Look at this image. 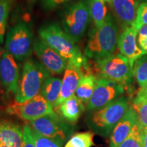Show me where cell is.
I'll return each instance as SVG.
<instances>
[{
    "label": "cell",
    "mask_w": 147,
    "mask_h": 147,
    "mask_svg": "<svg viewBox=\"0 0 147 147\" xmlns=\"http://www.w3.org/2000/svg\"><path fill=\"white\" fill-rule=\"evenodd\" d=\"M119 24L115 16L108 13L105 23L102 27L93 29L90 33L86 56L94 60L102 59L115 53L118 47Z\"/></svg>",
    "instance_id": "6da1fadb"
},
{
    "label": "cell",
    "mask_w": 147,
    "mask_h": 147,
    "mask_svg": "<svg viewBox=\"0 0 147 147\" xmlns=\"http://www.w3.org/2000/svg\"><path fill=\"white\" fill-rule=\"evenodd\" d=\"M39 37L48 45L67 61V63L84 68L87 66L86 58L82 55L76 42L56 23L47 24L38 30Z\"/></svg>",
    "instance_id": "7a4b0ae2"
},
{
    "label": "cell",
    "mask_w": 147,
    "mask_h": 147,
    "mask_svg": "<svg viewBox=\"0 0 147 147\" xmlns=\"http://www.w3.org/2000/svg\"><path fill=\"white\" fill-rule=\"evenodd\" d=\"M129 108V101L120 97L97 110L87 120V123L93 133L108 137Z\"/></svg>",
    "instance_id": "3957f363"
},
{
    "label": "cell",
    "mask_w": 147,
    "mask_h": 147,
    "mask_svg": "<svg viewBox=\"0 0 147 147\" xmlns=\"http://www.w3.org/2000/svg\"><path fill=\"white\" fill-rule=\"evenodd\" d=\"M50 76L51 73L41 62L27 59L23 64L15 102L23 103L40 94L44 82Z\"/></svg>",
    "instance_id": "277c9868"
},
{
    "label": "cell",
    "mask_w": 147,
    "mask_h": 147,
    "mask_svg": "<svg viewBox=\"0 0 147 147\" xmlns=\"http://www.w3.org/2000/svg\"><path fill=\"white\" fill-rule=\"evenodd\" d=\"M61 19L66 34L74 42H80L91 20L89 1L80 0L67 6L61 15Z\"/></svg>",
    "instance_id": "5b68a950"
},
{
    "label": "cell",
    "mask_w": 147,
    "mask_h": 147,
    "mask_svg": "<svg viewBox=\"0 0 147 147\" xmlns=\"http://www.w3.org/2000/svg\"><path fill=\"white\" fill-rule=\"evenodd\" d=\"M94 68L100 78H105L127 87L131 82L133 68L125 57L121 53L113 54L95 60Z\"/></svg>",
    "instance_id": "8992f818"
},
{
    "label": "cell",
    "mask_w": 147,
    "mask_h": 147,
    "mask_svg": "<svg viewBox=\"0 0 147 147\" xmlns=\"http://www.w3.org/2000/svg\"><path fill=\"white\" fill-rule=\"evenodd\" d=\"M33 32L27 23H18L9 29L5 43V51L18 61L27 59L33 50Z\"/></svg>",
    "instance_id": "52a82bcc"
},
{
    "label": "cell",
    "mask_w": 147,
    "mask_h": 147,
    "mask_svg": "<svg viewBox=\"0 0 147 147\" xmlns=\"http://www.w3.org/2000/svg\"><path fill=\"white\" fill-rule=\"evenodd\" d=\"M53 106L41 94H38L23 103L9 104L5 108L6 113L15 115L23 120L31 122L43 116L55 113Z\"/></svg>",
    "instance_id": "ba28073f"
},
{
    "label": "cell",
    "mask_w": 147,
    "mask_h": 147,
    "mask_svg": "<svg viewBox=\"0 0 147 147\" xmlns=\"http://www.w3.org/2000/svg\"><path fill=\"white\" fill-rule=\"evenodd\" d=\"M125 87L105 78L97 79L93 95L87 105V111H96L117 100L124 93Z\"/></svg>",
    "instance_id": "9c48e42d"
},
{
    "label": "cell",
    "mask_w": 147,
    "mask_h": 147,
    "mask_svg": "<svg viewBox=\"0 0 147 147\" xmlns=\"http://www.w3.org/2000/svg\"><path fill=\"white\" fill-rule=\"evenodd\" d=\"M28 124L42 135L61 138L64 141L70 136L73 130V125L61 118L55 112L28 122Z\"/></svg>",
    "instance_id": "30bf717a"
},
{
    "label": "cell",
    "mask_w": 147,
    "mask_h": 147,
    "mask_svg": "<svg viewBox=\"0 0 147 147\" xmlns=\"http://www.w3.org/2000/svg\"><path fill=\"white\" fill-rule=\"evenodd\" d=\"M33 50L40 62L52 74H61L65 71L67 61L48 45L40 37L35 38Z\"/></svg>",
    "instance_id": "8fae6325"
},
{
    "label": "cell",
    "mask_w": 147,
    "mask_h": 147,
    "mask_svg": "<svg viewBox=\"0 0 147 147\" xmlns=\"http://www.w3.org/2000/svg\"><path fill=\"white\" fill-rule=\"evenodd\" d=\"M19 77V67L16 59L5 51L0 58V83L7 93L16 94Z\"/></svg>",
    "instance_id": "7c38bea8"
},
{
    "label": "cell",
    "mask_w": 147,
    "mask_h": 147,
    "mask_svg": "<svg viewBox=\"0 0 147 147\" xmlns=\"http://www.w3.org/2000/svg\"><path fill=\"white\" fill-rule=\"evenodd\" d=\"M137 36L138 29L136 24H134L123 30L118 42V49L120 53L127 59L132 68L134 62L146 53L137 44Z\"/></svg>",
    "instance_id": "4fadbf2b"
},
{
    "label": "cell",
    "mask_w": 147,
    "mask_h": 147,
    "mask_svg": "<svg viewBox=\"0 0 147 147\" xmlns=\"http://www.w3.org/2000/svg\"><path fill=\"white\" fill-rule=\"evenodd\" d=\"M112 10L123 30L135 24L140 2L138 0H113Z\"/></svg>",
    "instance_id": "5bb4252c"
},
{
    "label": "cell",
    "mask_w": 147,
    "mask_h": 147,
    "mask_svg": "<svg viewBox=\"0 0 147 147\" xmlns=\"http://www.w3.org/2000/svg\"><path fill=\"white\" fill-rule=\"evenodd\" d=\"M83 74H84L81 68L72 64L67 63V67L64 71L59 97L55 104L54 108L57 107L65 100L75 94L80 78Z\"/></svg>",
    "instance_id": "9a60e30c"
},
{
    "label": "cell",
    "mask_w": 147,
    "mask_h": 147,
    "mask_svg": "<svg viewBox=\"0 0 147 147\" xmlns=\"http://www.w3.org/2000/svg\"><path fill=\"white\" fill-rule=\"evenodd\" d=\"M138 123V115L133 108H129L110 136V146L118 147L125 140Z\"/></svg>",
    "instance_id": "2e32d148"
},
{
    "label": "cell",
    "mask_w": 147,
    "mask_h": 147,
    "mask_svg": "<svg viewBox=\"0 0 147 147\" xmlns=\"http://www.w3.org/2000/svg\"><path fill=\"white\" fill-rule=\"evenodd\" d=\"M55 109L57 115L74 125L85 110V105L74 94Z\"/></svg>",
    "instance_id": "e0dca14e"
},
{
    "label": "cell",
    "mask_w": 147,
    "mask_h": 147,
    "mask_svg": "<svg viewBox=\"0 0 147 147\" xmlns=\"http://www.w3.org/2000/svg\"><path fill=\"white\" fill-rule=\"evenodd\" d=\"M23 127L15 122L0 120V143L10 147H21Z\"/></svg>",
    "instance_id": "ac0fdd59"
},
{
    "label": "cell",
    "mask_w": 147,
    "mask_h": 147,
    "mask_svg": "<svg viewBox=\"0 0 147 147\" xmlns=\"http://www.w3.org/2000/svg\"><path fill=\"white\" fill-rule=\"evenodd\" d=\"M97 81V77L91 73L84 74L80 78L75 95L84 105H87L93 95Z\"/></svg>",
    "instance_id": "d6986e66"
},
{
    "label": "cell",
    "mask_w": 147,
    "mask_h": 147,
    "mask_svg": "<svg viewBox=\"0 0 147 147\" xmlns=\"http://www.w3.org/2000/svg\"><path fill=\"white\" fill-rule=\"evenodd\" d=\"M131 107L136 112L140 129L147 127V87H140L132 102Z\"/></svg>",
    "instance_id": "ffe728a7"
},
{
    "label": "cell",
    "mask_w": 147,
    "mask_h": 147,
    "mask_svg": "<svg viewBox=\"0 0 147 147\" xmlns=\"http://www.w3.org/2000/svg\"><path fill=\"white\" fill-rule=\"evenodd\" d=\"M62 80L56 77H49L44 82L41 91V94L53 106L55 105L61 89Z\"/></svg>",
    "instance_id": "44dd1931"
},
{
    "label": "cell",
    "mask_w": 147,
    "mask_h": 147,
    "mask_svg": "<svg viewBox=\"0 0 147 147\" xmlns=\"http://www.w3.org/2000/svg\"><path fill=\"white\" fill-rule=\"evenodd\" d=\"M90 13L95 27L99 28L105 23L108 16V8L106 2L102 0H89Z\"/></svg>",
    "instance_id": "7402d4cb"
},
{
    "label": "cell",
    "mask_w": 147,
    "mask_h": 147,
    "mask_svg": "<svg viewBox=\"0 0 147 147\" xmlns=\"http://www.w3.org/2000/svg\"><path fill=\"white\" fill-rule=\"evenodd\" d=\"M133 76L140 87L146 86L147 82V53L134 62Z\"/></svg>",
    "instance_id": "603a6c76"
},
{
    "label": "cell",
    "mask_w": 147,
    "mask_h": 147,
    "mask_svg": "<svg viewBox=\"0 0 147 147\" xmlns=\"http://www.w3.org/2000/svg\"><path fill=\"white\" fill-rule=\"evenodd\" d=\"M93 136V131L75 134L68 140L64 147H91L94 145Z\"/></svg>",
    "instance_id": "cb8c5ba5"
},
{
    "label": "cell",
    "mask_w": 147,
    "mask_h": 147,
    "mask_svg": "<svg viewBox=\"0 0 147 147\" xmlns=\"http://www.w3.org/2000/svg\"><path fill=\"white\" fill-rule=\"evenodd\" d=\"M32 134L36 147H62L65 141L61 138L42 135L32 128Z\"/></svg>",
    "instance_id": "d4e9b609"
},
{
    "label": "cell",
    "mask_w": 147,
    "mask_h": 147,
    "mask_svg": "<svg viewBox=\"0 0 147 147\" xmlns=\"http://www.w3.org/2000/svg\"><path fill=\"white\" fill-rule=\"evenodd\" d=\"M11 3L12 0H0V44L4 40Z\"/></svg>",
    "instance_id": "484cf974"
},
{
    "label": "cell",
    "mask_w": 147,
    "mask_h": 147,
    "mask_svg": "<svg viewBox=\"0 0 147 147\" xmlns=\"http://www.w3.org/2000/svg\"><path fill=\"white\" fill-rule=\"evenodd\" d=\"M118 147H142L141 133L138 123L132 129L127 138Z\"/></svg>",
    "instance_id": "4316f807"
},
{
    "label": "cell",
    "mask_w": 147,
    "mask_h": 147,
    "mask_svg": "<svg viewBox=\"0 0 147 147\" xmlns=\"http://www.w3.org/2000/svg\"><path fill=\"white\" fill-rule=\"evenodd\" d=\"M135 24L138 30L142 25H147V1L140 4Z\"/></svg>",
    "instance_id": "83f0119b"
},
{
    "label": "cell",
    "mask_w": 147,
    "mask_h": 147,
    "mask_svg": "<svg viewBox=\"0 0 147 147\" xmlns=\"http://www.w3.org/2000/svg\"><path fill=\"white\" fill-rule=\"evenodd\" d=\"M21 147H36L32 134V127L27 123L23 127V142Z\"/></svg>",
    "instance_id": "f1b7e54d"
},
{
    "label": "cell",
    "mask_w": 147,
    "mask_h": 147,
    "mask_svg": "<svg viewBox=\"0 0 147 147\" xmlns=\"http://www.w3.org/2000/svg\"><path fill=\"white\" fill-rule=\"evenodd\" d=\"M138 45L142 51L147 53V25H143L138 28Z\"/></svg>",
    "instance_id": "f546056e"
},
{
    "label": "cell",
    "mask_w": 147,
    "mask_h": 147,
    "mask_svg": "<svg viewBox=\"0 0 147 147\" xmlns=\"http://www.w3.org/2000/svg\"><path fill=\"white\" fill-rule=\"evenodd\" d=\"M68 0H42V5L47 10H53Z\"/></svg>",
    "instance_id": "4dcf8cb0"
},
{
    "label": "cell",
    "mask_w": 147,
    "mask_h": 147,
    "mask_svg": "<svg viewBox=\"0 0 147 147\" xmlns=\"http://www.w3.org/2000/svg\"><path fill=\"white\" fill-rule=\"evenodd\" d=\"M140 130L142 138V147H147V127Z\"/></svg>",
    "instance_id": "1f68e13d"
},
{
    "label": "cell",
    "mask_w": 147,
    "mask_h": 147,
    "mask_svg": "<svg viewBox=\"0 0 147 147\" xmlns=\"http://www.w3.org/2000/svg\"><path fill=\"white\" fill-rule=\"evenodd\" d=\"M5 51V49H3V48H1V47H0V58H1V55H2V54L3 53H4Z\"/></svg>",
    "instance_id": "d6a6232c"
},
{
    "label": "cell",
    "mask_w": 147,
    "mask_h": 147,
    "mask_svg": "<svg viewBox=\"0 0 147 147\" xmlns=\"http://www.w3.org/2000/svg\"><path fill=\"white\" fill-rule=\"evenodd\" d=\"M0 147H10L8 146V145L5 144H2V143H0Z\"/></svg>",
    "instance_id": "836d02e7"
},
{
    "label": "cell",
    "mask_w": 147,
    "mask_h": 147,
    "mask_svg": "<svg viewBox=\"0 0 147 147\" xmlns=\"http://www.w3.org/2000/svg\"><path fill=\"white\" fill-rule=\"evenodd\" d=\"M102 1H104V2H108V3H111V1H113V0H102Z\"/></svg>",
    "instance_id": "e575fe53"
},
{
    "label": "cell",
    "mask_w": 147,
    "mask_h": 147,
    "mask_svg": "<svg viewBox=\"0 0 147 147\" xmlns=\"http://www.w3.org/2000/svg\"><path fill=\"white\" fill-rule=\"evenodd\" d=\"M138 1L139 2L144 3V2H146V1H147V0H138Z\"/></svg>",
    "instance_id": "d590c367"
},
{
    "label": "cell",
    "mask_w": 147,
    "mask_h": 147,
    "mask_svg": "<svg viewBox=\"0 0 147 147\" xmlns=\"http://www.w3.org/2000/svg\"><path fill=\"white\" fill-rule=\"evenodd\" d=\"M1 114H2V110H1V107H0V116L1 115Z\"/></svg>",
    "instance_id": "8d00e7d4"
},
{
    "label": "cell",
    "mask_w": 147,
    "mask_h": 147,
    "mask_svg": "<svg viewBox=\"0 0 147 147\" xmlns=\"http://www.w3.org/2000/svg\"><path fill=\"white\" fill-rule=\"evenodd\" d=\"M31 1H34L35 0H31Z\"/></svg>",
    "instance_id": "74e56055"
},
{
    "label": "cell",
    "mask_w": 147,
    "mask_h": 147,
    "mask_svg": "<svg viewBox=\"0 0 147 147\" xmlns=\"http://www.w3.org/2000/svg\"><path fill=\"white\" fill-rule=\"evenodd\" d=\"M146 87H147V82H146Z\"/></svg>",
    "instance_id": "f35d334b"
}]
</instances>
